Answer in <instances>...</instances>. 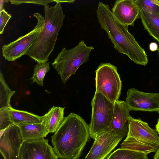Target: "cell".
<instances>
[{"label": "cell", "mask_w": 159, "mask_h": 159, "mask_svg": "<svg viewBox=\"0 0 159 159\" xmlns=\"http://www.w3.org/2000/svg\"><path fill=\"white\" fill-rule=\"evenodd\" d=\"M96 13L101 28L107 33L115 49L118 52L127 55L136 64L147 65L148 59L144 49L129 32L128 26L116 19L109 5L99 2Z\"/></svg>", "instance_id": "cell-1"}, {"label": "cell", "mask_w": 159, "mask_h": 159, "mask_svg": "<svg viewBox=\"0 0 159 159\" xmlns=\"http://www.w3.org/2000/svg\"><path fill=\"white\" fill-rule=\"evenodd\" d=\"M89 137L87 124L79 115L71 113L64 117L52 136L51 142L58 158L79 159Z\"/></svg>", "instance_id": "cell-2"}, {"label": "cell", "mask_w": 159, "mask_h": 159, "mask_svg": "<svg viewBox=\"0 0 159 159\" xmlns=\"http://www.w3.org/2000/svg\"><path fill=\"white\" fill-rule=\"evenodd\" d=\"M55 5L44 6L45 24L42 31L25 55L37 63L47 62L54 50L60 30L65 17L59 0Z\"/></svg>", "instance_id": "cell-3"}, {"label": "cell", "mask_w": 159, "mask_h": 159, "mask_svg": "<svg viewBox=\"0 0 159 159\" xmlns=\"http://www.w3.org/2000/svg\"><path fill=\"white\" fill-rule=\"evenodd\" d=\"M128 131L120 148L144 153L156 152L159 148V136L155 129L140 119L129 117Z\"/></svg>", "instance_id": "cell-4"}, {"label": "cell", "mask_w": 159, "mask_h": 159, "mask_svg": "<svg viewBox=\"0 0 159 159\" xmlns=\"http://www.w3.org/2000/svg\"><path fill=\"white\" fill-rule=\"evenodd\" d=\"M93 49V46H87L83 40L70 49L62 48L52 64L63 83L65 84L80 66L87 62L89 54Z\"/></svg>", "instance_id": "cell-5"}, {"label": "cell", "mask_w": 159, "mask_h": 159, "mask_svg": "<svg viewBox=\"0 0 159 159\" xmlns=\"http://www.w3.org/2000/svg\"><path fill=\"white\" fill-rule=\"evenodd\" d=\"M114 104L95 91L91 102L92 112L89 125V136L94 140L102 133L110 130Z\"/></svg>", "instance_id": "cell-6"}, {"label": "cell", "mask_w": 159, "mask_h": 159, "mask_svg": "<svg viewBox=\"0 0 159 159\" xmlns=\"http://www.w3.org/2000/svg\"><path fill=\"white\" fill-rule=\"evenodd\" d=\"M95 73L96 91L114 104L119 100L122 87L117 67L110 63L102 62Z\"/></svg>", "instance_id": "cell-7"}, {"label": "cell", "mask_w": 159, "mask_h": 159, "mask_svg": "<svg viewBox=\"0 0 159 159\" xmlns=\"http://www.w3.org/2000/svg\"><path fill=\"white\" fill-rule=\"evenodd\" d=\"M37 20L34 29L25 35L19 37L16 40L2 46V54L8 61H14L25 55L40 33L43 29L44 17L39 13L33 15Z\"/></svg>", "instance_id": "cell-8"}, {"label": "cell", "mask_w": 159, "mask_h": 159, "mask_svg": "<svg viewBox=\"0 0 159 159\" xmlns=\"http://www.w3.org/2000/svg\"><path fill=\"white\" fill-rule=\"evenodd\" d=\"M24 142L17 125L0 131V152L3 159H20V152Z\"/></svg>", "instance_id": "cell-9"}, {"label": "cell", "mask_w": 159, "mask_h": 159, "mask_svg": "<svg viewBox=\"0 0 159 159\" xmlns=\"http://www.w3.org/2000/svg\"><path fill=\"white\" fill-rule=\"evenodd\" d=\"M125 102L130 111L159 112V93H145L130 88L127 92Z\"/></svg>", "instance_id": "cell-10"}, {"label": "cell", "mask_w": 159, "mask_h": 159, "mask_svg": "<svg viewBox=\"0 0 159 159\" xmlns=\"http://www.w3.org/2000/svg\"><path fill=\"white\" fill-rule=\"evenodd\" d=\"M20 159H58L53 148L44 138L24 141L20 154Z\"/></svg>", "instance_id": "cell-11"}, {"label": "cell", "mask_w": 159, "mask_h": 159, "mask_svg": "<svg viewBox=\"0 0 159 159\" xmlns=\"http://www.w3.org/2000/svg\"><path fill=\"white\" fill-rule=\"evenodd\" d=\"M122 138L111 130L97 136L84 159H105L117 146Z\"/></svg>", "instance_id": "cell-12"}, {"label": "cell", "mask_w": 159, "mask_h": 159, "mask_svg": "<svg viewBox=\"0 0 159 159\" xmlns=\"http://www.w3.org/2000/svg\"><path fill=\"white\" fill-rule=\"evenodd\" d=\"M111 11L119 22L127 26H134L140 16V11L134 0H116Z\"/></svg>", "instance_id": "cell-13"}, {"label": "cell", "mask_w": 159, "mask_h": 159, "mask_svg": "<svg viewBox=\"0 0 159 159\" xmlns=\"http://www.w3.org/2000/svg\"><path fill=\"white\" fill-rule=\"evenodd\" d=\"M130 111L125 101L118 100L114 103L110 130L122 139L128 134L127 122L130 116Z\"/></svg>", "instance_id": "cell-14"}, {"label": "cell", "mask_w": 159, "mask_h": 159, "mask_svg": "<svg viewBox=\"0 0 159 159\" xmlns=\"http://www.w3.org/2000/svg\"><path fill=\"white\" fill-rule=\"evenodd\" d=\"M65 108L53 106L47 113L41 116V122L45 125L49 133H55L61 125L64 118Z\"/></svg>", "instance_id": "cell-15"}, {"label": "cell", "mask_w": 159, "mask_h": 159, "mask_svg": "<svg viewBox=\"0 0 159 159\" xmlns=\"http://www.w3.org/2000/svg\"><path fill=\"white\" fill-rule=\"evenodd\" d=\"M24 141L45 138L49 133L42 123H23L17 125Z\"/></svg>", "instance_id": "cell-16"}, {"label": "cell", "mask_w": 159, "mask_h": 159, "mask_svg": "<svg viewBox=\"0 0 159 159\" xmlns=\"http://www.w3.org/2000/svg\"><path fill=\"white\" fill-rule=\"evenodd\" d=\"M140 16L145 29L159 43V15L140 11Z\"/></svg>", "instance_id": "cell-17"}, {"label": "cell", "mask_w": 159, "mask_h": 159, "mask_svg": "<svg viewBox=\"0 0 159 159\" xmlns=\"http://www.w3.org/2000/svg\"><path fill=\"white\" fill-rule=\"evenodd\" d=\"M8 107L11 120L14 124L41 122V116L27 111L16 110L13 108L11 105Z\"/></svg>", "instance_id": "cell-18"}, {"label": "cell", "mask_w": 159, "mask_h": 159, "mask_svg": "<svg viewBox=\"0 0 159 159\" xmlns=\"http://www.w3.org/2000/svg\"><path fill=\"white\" fill-rule=\"evenodd\" d=\"M15 91L11 90L4 79L1 72H0V109L7 107L10 105L11 97Z\"/></svg>", "instance_id": "cell-19"}, {"label": "cell", "mask_w": 159, "mask_h": 159, "mask_svg": "<svg viewBox=\"0 0 159 159\" xmlns=\"http://www.w3.org/2000/svg\"><path fill=\"white\" fill-rule=\"evenodd\" d=\"M145 155H146L120 148L111 153L105 159H138Z\"/></svg>", "instance_id": "cell-20"}, {"label": "cell", "mask_w": 159, "mask_h": 159, "mask_svg": "<svg viewBox=\"0 0 159 159\" xmlns=\"http://www.w3.org/2000/svg\"><path fill=\"white\" fill-rule=\"evenodd\" d=\"M50 69L48 62L37 63L34 66L33 75L31 78L32 83L35 82L40 86H43L44 77Z\"/></svg>", "instance_id": "cell-21"}, {"label": "cell", "mask_w": 159, "mask_h": 159, "mask_svg": "<svg viewBox=\"0 0 159 159\" xmlns=\"http://www.w3.org/2000/svg\"><path fill=\"white\" fill-rule=\"evenodd\" d=\"M139 10L159 15V6L154 0H134Z\"/></svg>", "instance_id": "cell-22"}, {"label": "cell", "mask_w": 159, "mask_h": 159, "mask_svg": "<svg viewBox=\"0 0 159 159\" xmlns=\"http://www.w3.org/2000/svg\"><path fill=\"white\" fill-rule=\"evenodd\" d=\"M14 124L8 107L0 109V130H4Z\"/></svg>", "instance_id": "cell-23"}, {"label": "cell", "mask_w": 159, "mask_h": 159, "mask_svg": "<svg viewBox=\"0 0 159 159\" xmlns=\"http://www.w3.org/2000/svg\"><path fill=\"white\" fill-rule=\"evenodd\" d=\"M8 1L10 2L11 4L17 5L24 3H30L43 5L44 6L52 2H56V0H8Z\"/></svg>", "instance_id": "cell-24"}, {"label": "cell", "mask_w": 159, "mask_h": 159, "mask_svg": "<svg viewBox=\"0 0 159 159\" xmlns=\"http://www.w3.org/2000/svg\"><path fill=\"white\" fill-rule=\"evenodd\" d=\"M11 17V16L3 10L0 12V34H2L5 27Z\"/></svg>", "instance_id": "cell-25"}, {"label": "cell", "mask_w": 159, "mask_h": 159, "mask_svg": "<svg viewBox=\"0 0 159 159\" xmlns=\"http://www.w3.org/2000/svg\"><path fill=\"white\" fill-rule=\"evenodd\" d=\"M150 50L152 51H154L157 49L158 46L157 44L154 42L150 43L149 46Z\"/></svg>", "instance_id": "cell-26"}, {"label": "cell", "mask_w": 159, "mask_h": 159, "mask_svg": "<svg viewBox=\"0 0 159 159\" xmlns=\"http://www.w3.org/2000/svg\"><path fill=\"white\" fill-rule=\"evenodd\" d=\"M154 159H159V148L155 152V154L154 156Z\"/></svg>", "instance_id": "cell-27"}, {"label": "cell", "mask_w": 159, "mask_h": 159, "mask_svg": "<svg viewBox=\"0 0 159 159\" xmlns=\"http://www.w3.org/2000/svg\"><path fill=\"white\" fill-rule=\"evenodd\" d=\"M2 2L0 1V11L4 9L3 7V3L4 2L6 1V0H2Z\"/></svg>", "instance_id": "cell-28"}, {"label": "cell", "mask_w": 159, "mask_h": 159, "mask_svg": "<svg viewBox=\"0 0 159 159\" xmlns=\"http://www.w3.org/2000/svg\"><path fill=\"white\" fill-rule=\"evenodd\" d=\"M156 129L157 131L158 134H159V118L157 121V124L156 125Z\"/></svg>", "instance_id": "cell-29"}, {"label": "cell", "mask_w": 159, "mask_h": 159, "mask_svg": "<svg viewBox=\"0 0 159 159\" xmlns=\"http://www.w3.org/2000/svg\"><path fill=\"white\" fill-rule=\"evenodd\" d=\"M138 159H148V157H147V155H145L144 156L139 158Z\"/></svg>", "instance_id": "cell-30"}, {"label": "cell", "mask_w": 159, "mask_h": 159, "mask_svg": "<svg viewBox=\"0 0 159 159\" xmlns=\"http://www.w3.org/2000/svg\"><path fill=\"white\" fill-rule=\"evenodd\" d=\"M154 1L155 3L159 6V0H154Z\"/></svg>", "instance_id": "cell-31"}, {"label": "cell", "mask_w": 159, "mask_h": 159, "mask_svg": "<svg viewBox=\"0 0 159 159\" xmlns=\"http://www.w3.org/2000/svg\"><path fill=\"white\" fill-rule=\"evenodd\" d=\"M158 51H159V48H158Z\"/></svg>", "instance_id": "cell-32"}, {"label": "cell", "mask_w": 159, "mask_h": 159, "mask_svg": "<svg viewBox=\"0 0 159 159\" xmlns=\"http://www.w3.org/2000/svg\"><path fill=\"white\" fill-rule=\"evenodd\" d=\"M60 159H62V158H60Z\"/></svg>", "instance_id": "cell-33"}]
</instances>
